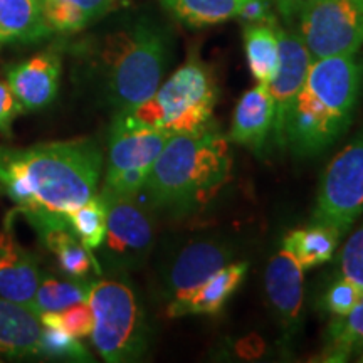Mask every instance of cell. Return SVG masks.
Segmentation results:
<instances>
[{"mask_svg": "<svg viewBox=\"0 0 363 363\" xmlns=\"http://www.w3.org/2000/svg\"><path fill=\"white\" fill-rule=\"evenodd\" d=\"M103 152L91 138L0 147V189L34 229L69 225L66 216L96 195Z\"/></svg>", "mask_w": 363, "mask_h": 363, "instance_id": "cell-1", "label": "cell"}, {"mask_svg": "<svg viewBox=\"0 0 363 363\" xmlns=\"http://www.w3.org/2000/svg\"><path fill=\"white\" fill-rule=\"evenodd\" d=\"M229 140L217 125L172 135L145 180L150 206L172 217L207 207L230 179Z\"/></svg>", "mask_w": 363, "mask_h": 363, "instance_id": "cell-2", "label": "cell"}, {"mask_svg": "<svg viewBox=\"0 0 363 363\" xmlns=\"http://www.w3.org/2000/svg\"><path fill=\"white\" fill-rule=\"evenodd\" d=\"M363 89L357 54L311 61L286 118L284 142L296 158L326 152L352 125Z\"/></svg>", "mask_w": 363, "mask_h": 363, "instance_id": "cell-3", "label": "cell"}, {"mask_svg": "<svg viewBox=\"0 0 363 363\" xmlns=\"http://www.w3.org/2000/svg\"><path fill=\"white\" fill-rule=\"evenodd\" d=\"M170 51L167 30L148 19L113 30L99 40L94 76L103 99L115 115L153 96L169 66Z\"/></svg>", "mask_w": 363, "mask_h": 363, "instance_id": "cell-4", "label": "cell"}, {"mask_svg": "<svg viewBox=\"0 0 363 363\" xmlns=\"http://www.w3.org/2000/svg\"><path fill=\"white\" fill-rule=\"evenodd\" d=\"M216 103L214 72L197 56H190L147 101L125 113H116L110 133L140 130L190 133L216 123Z\"/></svg>", "mask_w": 363, "mask_h": 363, "instance_id": "cell-5", "label": "cell"}, {"mask_svg": "<svg viewBox=\"0 0 363 363\" xmlns=\"http://www.w3.org/2000/svg\"><path fill=\"white\" fill-rule=\"evenodd\" d=\"M88 303L94 316L91 338L103 360L142 358L148 348V325L133 288L118 278L93 281Z\"/></svg>", "mask_w": 363, "mask_h": 363, "instance_id": "cell-6", "label": "cell"}, {"mask_svg": "<svg viewBox=\"0 0 363 363\" xmlns=\"http://www.w3.org/2000/svg\"><path fill=\"white\" fill-rule=\"evenodd\" d=\"M363 216V128L326 167L313 207V225L348 234Z\"/></svg>", "mask_w": 363, "mask_h": 363, "instance_id": "cell-7", "label": "cell"}, {"mask_svg": "<svg viewBox=\"0 0 363 363\" xmlns=\"http://www.w3.org/2000/svg\"><path fill=\"white\" fill-rule=\"evenodd\" d=\"M294 24L311 61L357 54L363 45V0H313Z\"/></svg>", "mask_w": 363, "mask_h": 363, "instance_id": "cell-8", "label": "cell"}, {"mask_svg": "<svg viewBox=\"0 0 363 363\" xmlns=\"http://www.w3.org/2000/svg\"><path fill=\"white\" fill-rule=\"evenodd\" d=\"M106 203V235L101 244L108 264L116 269H133L148 259L155 239L150 212L136 195H120L101 190Z\"/></svg>", "mask_w": 363, "mask_h": 363, "instance_id": "cell-9", "label": "cell"}, {"mask_svg": "<svg viewBox=\"0 0 363 363\" xmlns=\"http://www.w3.org/2000/svg\"><path fill=\"white\" fill-rule=\"evenodd\" d=\"M234 254V244L219 235L194 238L180 246L163 272L167 311L187 301L208 278L233 261Z\"/></svg>", "mask_w": 363, "mask_h": 363, "instance_id": "cell-10", "label": "cell"}, {"mask_svg": "<svg viewBox=\"0 0 363 363\" xmlns=\"http://www.w3.org/2000/svg\"><path fill=\"white\" fill-rule=\"evenodd\" d=\"M279 44V62L274 78L267 84L269 94L274 101V123H272L271 140L278 148H286L284 126L286 118L291 110L294 98L306 79L311 56L298 33L288 27L276 26Z\"/></svg>", "mask_w": 363, "mask_h": 363, "instance_id": "cell-11", "label": "cell"}, {"mask_svg": "<svg viewBox=\"0 0 363 363\" xmlns=\"http://www.w3.org/2000/svg\"><path fill=\"white\" fill-rule=\"evenodd\" d=\"M303 267L286 249H281L267 262L264 286L276 321L281 326L283 342L289 343L299 330V318L305 293Z\"/></svg>", "mask_w": 363, "mask_h": 363, "instance_id": "cell-12", "label": "cell"}, {"mask_svg": "<svg viewBox=\"0 0 363 363\" xmlns=\"http://www.w3.org/2000/svg\"><path fill=\"white\" fill-rule=\"evenodd\" d=\"M17 208L9 212L0 227V296L29 306L40 281L38 259L22 246L16 234Z\"/></svg>", "mask_w": 363, "mask_h": 363, "instance_id": "cell-13", "label": "cell"}, {"mask_svg": "<svg viewBox=\"0 0 363 363\" xmlns=\"http://www.w3.org/2000/svg\"><path fill=\"white\" fill-rule=\"evenodd\" d=\"M61 71V56L54 49H49L9 66L7 83L24 111H38L57 96Z\"/></svg>", "mask_w": 363, "mask_h": 363, "instance_id": "cell-14", "label": "cell"}, {"mask_svg": "<svg viewBox=\"0 0 363 363\" xmlns=\"http://www.w3.org/2000/svg\"><path fill=\"white\" fill-rule=\"evenodd\" d=\"M274 123V101L264 84L246 91L235 104L230 125V142L252 150L257 157L264 153Z\"/></svg>", "mask_w": 363, "mask_h": 363, "instance_id": "cell-15", "label": "cell"}, {"mask_svg": "<svg viewBox=\"0 0 363 363\" xmlns=\"http://www.w3.org/2000/svg\"><path fill=\"white\" fill-rule=\"evenodd\" d=\"M172 135L174 133L163 130L116 131V133H110L104 179H110L113 175L130 170L150 172Z\"/></svg>", "mask_w": 363, "mask_h": 363, "instance_id": "cell-16", "label": "cell"}, {"mask_svg": "<svg viewBox=\"0 0 363 363\" xmlns=\"http://www.w3.org/2000/svg\"><path fill=\"white\" fill-rule=\"evenodd\" d=\"M43 325L29 306L0 296V353L12 358L38 355Z\"/></svg>", "mask_w": 363, "mask_h": 363, "instance_id": "cell-17", "label": "cell"}, {"mask_svg": "<svg viewBox=\"0 0 363 363\" xmlns=\"http://www.w3.org/2000/svg\"><path fill=\"white\" fill-rule=\"evenodd\" d=\"M249 269L247 262L240 261L227 264L208 278L201 288L174 310L167 311L170 318H182L185 315H217L220 313L229 298L246 278Z\"/></svg>", "mask_w": 363, "mask_h": 363, "instance_id": "cell-18", "label": "cell"}, {"mask_svg": "<svg viewBox=\"0 0 363 363\" xmlns=\"http://www.w3.org/2000/svg\"><path fill=\"white\" fill-rule=\"evenodd\" d=\"M0 34L6 43L49 38L52 30L44 19L43 0H0Z\"/></svg>", "mask_w": 363, "mask_h": 363, "instance_id": "cell-19", "label": "cell"}, {"mask_svg": "<svg viewBox=\"0 0 363 363\" xmlns=\"http://www.w3.org/2000/svg\"><path fill=\"white\" fill-rule=\"evenodd\" d=\"M276 26H278V21L247 22L244 27V49H246L247 66L257 84L267 86L278 71L279 44Z\"/></svg>", "mask_w": 363, "mask_h": 363, "instance_id": "cell-20", "label": "cell"}, {"mask_svg": "<svg viewBox=\"0 0 363 363\" xmlns=\"http://www.w3.org/2000/svg\"><path fill=\"white\" fill-rule=\"evenodd\" d=\"M35 230L43 238L44 246L54 254L59 269L66 276L84 279L93 267L99 272L94 256L81 244L69 225H45Z\"/></svg>", "mask_w": 363, "mask_h": 363, "instance_id": "cell-21", "label": "cell"}, {"mask_svg": "<svg viewBox=\"0 0 363 363\" xmlns=\"http://www.w3.org/2000/svg\"><path fill=\"white\" fill-rule=\"evenodd\" d=\"M363 352V296L345 316H337L326 328L320 362L343 363Z\"/></svg>", "mask_w": 363, "mask_h": 363, "instance_id": "cell-22", "label": "cell"}, {"mask_svg": "<svg viewBox=\"0 0 363 363\" xmlns=\"http://www.w3.org/2000/svg\"><path fill=\"white\" fill-rule=\"evenodd\" d=\"M342 238L325 225H310L294 229L283 239L286 249L299 262L303 271L325 264L333 257Z\"/></svg>", "mask_w": 363, "mask_h": 363, "instance_id": "cell-23", "label": "cell"}, {"mask_svg": "<svg viewBox=\"0 0 363 363\" xmlns=\"http://www.w3.org/2000/svg\"><path fill=\"white\" fill-rule=\"evenodd\" d=\"M251 0H160L174 19L187 27H207L238 19Z\"/></svg>", "mask_w": 363, "mask_h": 363, "instance_id": "cell-24", "label": "cell"}, {"mask_svg": "<svg viewBox=\"0 0 363 363\" xmlns=\"http://www.w3.org/2000/svg\"><path fill=\"white\" fill-rule=\"evenodd\" d=\"M91 281L79 278H56L52 274H43L29 308L40 316L48 311H61L74 303L88 301Z\"/></svg>", "mask_w": 363, "mask_h": 363, "instance_id": "cell-25", "label": "cell"}, {"mask_svg": "<svg viewBox=\"0 0 363 363\" xmlns=\"http://www.w3.org/2000/svg\"><path fill=\"white\" fill-rule=\"evenodd\" d=\"M106 203L101 195H94L83 206L71 211L66 219L76 238L93 254L101 247L104 235H106Z\"/></svg>", "mask_w": 363, "mask_h": 363, "instance_id": "cell-26", "label": "cell"}, {"mask_svg": "<svg viewBox=\"0 0 363 363\" xmlns=\"http://www.w3.org/2000/svg\"><path fill=\"white\" fill-rule=\"evenodd\" d=\"M38 355L59 358V360L91 362L89 352L79 342V338L72 337L65 330L51 328V326H43L40 330Z\"/></svg>", "mask_w": 363, "mask_h": 363, "instance_id": "cell-27", "label": "cell"}, {"mask_svg": "<svg viewBox=\"0 0 363 363\" xmlns=\"http://www.w3.org/2000/svg\"><path fill=\"white\" fill-rule=\"evenodd\" d=\"M40 325L65 330L76 338L89 337L94 326V316L88 301L74 303L61 311H48L39 316Z\"/></svg>", "mask_w": 363, "mask_h": 363, "instance_id": "cell-28", "label": "cell"}, {"mask_svg": "<svg viewBox=\"0 0 363 363\" xmlns=\"http://www.w3.org/2000/svg\"><path fill=\"white\" fill-rule=\"evenodd\" d=\"M362 296L363 291L352 281L345 278H333L323 296H321L320 305L330 316H345L357 306Z\"/></svg>", "mask_w": 363, "mask_h": 363, "instance_id": "cell-29", "label": "cell"}, {"mask_svg": "<svg viewBox=\"0 0 363 363\" xmlns=\"http://www.w3.org/2000/svg\"><path fill=\"white\" fill-rule=\"evenodd\" d=\"M335 278H345L363 291V222L348 238L337 257V274Z\"/></svg>", "mask_w": 363, "mask_h": 363, "instance_id": "cell-30", "label": "cell"}, {"mask_svg": "<svg viewBox=\"0 0 363 363\" xmlns=\"http://www.w3.org/2000/svg\"><path fill=\"white\" fill-rule=\"evenodd\" d=\"M22 113H24V108L16 98V94L12 93L7 79H0V135L11 138L13 121Z\"/></svg>", "mask_w": 363, "mask_h": 363, "instance_id": "cell-31", "label": "cell"}, {"mask_svg": "<svg viewBox=\"0 0 363 363\" xmlns=\"http://www.w3.org/2000/svg\"><path fill=\"white\" fill-rule=\"evenodd\" d=\"M65 2L78 9L91 24V22L101 19L103 16L111 12L116 7L118 0H65Z\"/></svg>", "mask_w": 363, "mask_h": 363, "instance_id": "cell-32", "label": "cell"}, {"mask_svg": "<svg viewBox=\"0 0 363 363\" xmlns=\"http://www.w3.org/2000/svg\"><path fill=\"white\" fill-rule=\"evenodd\" d=\"M313 0H272V6L283 17V21L288 26H293L296 22L298 16L310 6Z\"/></svg>", "mask_w": 363, "mask_h": 363, "instance_id": "cell-33", "label": "cell"}, {"mask_svg": "<svg viewBox=\"0 0 363 363\" xmlns=\"http://www.w3.org/2000/svg\"><path fill=\"white\" fill-rule=\"evenodd\" d=\"M357 360H358V362H362V363H363V352L360 353V355H358V358H357Z\"/></svg>", "mask_w": 363, "mask_h": 363, "instance_id": "cell-34", "label": "cell"}, {"mask_svg": "<svg viewBox=\"0 0 363 363\" xmlns=\"http://www.w3.org/2000/svg\"><path fill=\"white\" fill-rule=\"evenodd\" d=\"M4 44H6V43H4V40H0V49H2V45H4Z\"/></svg>", "mask_w": 363, "mask_h": 363, "instance_id": "cell-35", "label": "cell"}, {"mask_svg": "<svg viewBox=\"0 0 363 363\" xmlns=\"http://www.w3.org/2000/svg\"><path fill=\"white\" fill-rule=\"evenodd\" d=\"M0 40H4V43H6V39H4V38H2V34H0Z\"/></svg>", "mask_w": 363, "mask_h": 363, "instance_id": "cell-36", "label": "cell"}, {"mask_svg": "<svg viewBox=\"0 0 363 363\" xmlns=\"http://www.w3.org/2000/svg\"><path fill=\"white\" fill-rule=\"evenodd\" d=\"M0 194H2V189H0Z\"/></svg>", "mask_w": 363, "mask_h": 363, "instance_id": "cell-37", "label": "cell"}]
</instances>
